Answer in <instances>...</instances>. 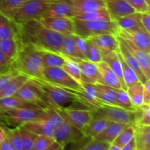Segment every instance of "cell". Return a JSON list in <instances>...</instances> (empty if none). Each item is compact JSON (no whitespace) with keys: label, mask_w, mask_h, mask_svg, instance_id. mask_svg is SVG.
I'll use <instances>...</instances> for the list:
<instances>
[{"label":"cell","mask_w":150,"mask_h":150,"mask_svg":"<svg viewBox=\"0 0 150 150\" xmlns=\"http://www.w3.org/2000/svg\"><path fill=\"white\" fill-rule=\"evenodd\" d=\"M14 96L26 103L33 104L41 108H45L49 104L45 100L40 89L30 79Z\"/></svg>","instance_id":"9c48e42d"},{"label":"cell","mask_w":150,"mask_h":150,"mask_svg":"<svg viewBox=\"0 0 150 150\" xmlns=\"http://www.w3.org/2000/svg\"><path fill=\"white\" fill-rule=\"evenodd\" d=\"M38 86L45 100L53 107L63 109H92L94 107L83 99L81 92L64 89L57 86L45 79L31 78Z\"/></svg>","instance_id":"7a4b0ae2"},{"label":"cell","mask_w":150,"mask_h":150,"mask_svg":"<svg viewBox=\"0 0 150 150\" xmlns=\"http://www.w3.org/2000/svg\"><path fill=\"white\" fill-rule=\"evenodd\" d=\"M42 109V113L41 114L40 120L46 121L47 122L51 124L54 128L59 127L65 122L64 119L59 115V114L50 104H48V106Z\"/></svg>","instance_id":"e575fe53"},{"label":"cell","mask_w":150,"mask_h":150,"mask_svg":"<svg viewBox=\"0 0 150 150\" xmlns=\"http://www.w3.org/2000/svg\"><path fill=\"white\" fill-rule=\"evenodd\" d=\"M96 98L104 104L117 105V89L99 83H94Z\"/></svg>","instance_id":"cb8c5ba5"},{"label":"cell","mask_w":150,"mask_h":150,"mask_svg":"<svg viewBox=\"0 0 150 150\" xmlns=\"http://www.w3.org/2000/svg\"><path fill=\"white\" fill-rule=\"evenodd\" d=\"M146 29H136V30H120L118 35L127 38L134 45L141 49L150 53V37Z\"/></svg>","instance_id":"2e32d148"},{"label":"cell","mask_w":150,"mask_h":150,"mask_svg":"<svg viewBox=\"0 0 150 150\" xmlns=\"http://www.w3.org/2000/svg\"><path fill=\"white\" fill-rule=\"evenodd\" d=\"M87 39V54H86V59L89 62L95 63H99L103 61V56L100 50L98 49V47L95 45V44L90 40L89 39Z\"/></svg>","instance_id":"ee69618b"},{"label":"cell","mask_w":150,"mask_h":150,"mask_svg":"<svg viewBox=\"0 0 150 150\" xmlns=\"http://www.w3.org/2000/svg\"><path fill=\"white\" fill-rule=\"evenodd\" d=\"M74 18L87 21H113L106 8H101L86 13H79Z\"/></svg>","instance_id":"4dcf8cb0"},{"label":"cell","mask_w":150,"mask_h":150,"mask_svg":"<svg viewBox=\"0 0 150 150\" xmlns=\"http://www.w3.org/2000/svg\"><path fill=\"white\" fill-rule=\"evenodd\" d=\"M95 44L102 54V56L111 51H117L119 49V40L117 35L104 34L88 38Z\"/></svg>","instance_id":"e0dca14e"},{"label":"cell","mask_w":150,"mask_h":150,"mask_svg":"<svg viewBox=\"0 0 150 150\" xmlns=\"http://www.w3.org/2000/svg\"><path fill=\"white\" fill-rule=\"evenodd\" d=\"M54 142H55V140L53 137L45 136H38L35 142H34L33 146L30 150H43L51 146Z\"/></svg>","instance_id":"7dc6e473"},{"label":"cell","mask_w":150,"mask_h":150,"mask_svg":"<svg viewBox=\"0 0 150 150\" xmlns=\"http://www.w3.org/2000/svg\"><path fill=\"white\" fill-rule=\"evenodd\" d=\"M16 27V38L21 44L29 45L38 51L62 54L64 35L47 29L37 19L29 21Z\"/></svg>","instance_id":"6da1fadb"},{"label":"cell","mask_w":150,"mask_h":150,"mask_svg":"<svg viewBox=\"0 0 150 150\" xmlns=\"http://www.w3.org/2000/svg\"><path fill=\"white\" fill-rule=\"evenodd\" d=\"M53 138L55 142H58L64 147L68 144L79 143L86 139L81 130L76 128L67 122H64L59 127L55 128Z\"/></svg>","instance_id":"30bf717a"},{"label":"cell","mask_w":150,"mask_h":150,"mask_svg":"<svg viewBox=\"0 0 150 150\" xmlns=\"http://www.w3.org/2000/svg\"><path fill=\"white\" fill-rule=\"evenodd\" d=\"M127 126H129L128 125L111 122L100 134H98L95 139H92L107 142V143L111 144L114 139L118 136V135Z\"/></svg>","instance_id":"44dd1931"},{"label":"cell","mask_w":150,"mask_h":150,"mask_svg":"<svg viewBox=\"0 0 150 150\" xmlns=\"http://www.w3.org/2000/svg\"><path fill=\"white\" fill-rule=\"evenodd\" d=\"M133 125H129L125 128L114 139L111 144L117 146L120 149H122L127 145L135 136V128Z\"/></svg>","instance_id":"8d00e7d4"},{"label":"cell","mask_w":150,"mask_h":150,"mask_svg":"<svg viewBox=\"0 0 150 150\" xmlns=\"http://www.w3.org/2000/svg\"><path fill=\"white\" fill-rule=\"evenodd\" d=\"M65 57V62H64V65L62 67V69L73 79H74L76 81L81 83L82 81V73L77 63L73 59H70L67 57Z\"/></svg>","instance_id":"74e56055"},{"label":"cell","mask_w":150,"mask_h":150,"mask_svg":"<svg viewBox=\"0 0 150 150\" xmlns=\"http://www.w3.org/2000/svg\"><path fill=\"white\" fill-rule=\"evenodd\" d=\"M19 72L13 65L0 73V92L11 81L12 79L19 74Z\"/></svg>","instance_id":"bcb514c9"},{"label":"cell","mask_w":150,"mask_h":150,"mask_svg":"<svg viewBox=\"0 0 150 150\" xmlns=\"http://www.w3.org/2000/svg\"><path fill=\"white\" fill-rule=\"evenodd\" d=\"M7 136V133H6V129H4V127L0 126V144L3 142L4 139L6 138Z\"/></svg>","instance_id":"91938a15"},{"label":"cell","mask_w":150,"mask_h":150,"mask_svg":"<svg viewBox=\"0 0 150 150\" xmlns=\"http://www.w3.org/2000/svg\"><path fill=\"white\" fill-rule=\"evenodd\" d=\"M15 68L28 77L42 79V64L41 52L29 45L21 44L13 62Z\"/></svg>","instance_id":"3957f363"},{"label":"cell","mask_w":150,"mask_h":150,"mask_svg":"<svg viewBox=\"0 0 150 150\" xmlns=\"http://www.w3.org/2000/svg\"><path fill=\"white\" fill-rule=\"evenodd\" d=\"M18 128L19 132H20L21 139V150H30L38 136L35 133L26 130L21 126H18Z\"/></svg>","instance_id":"b9f144b4"},{"label":"cell","mask_w":150,"mask_h":150,"mask_svg":"<svg viewBox=\"0 0 150 150\" xmlns=\"http://www.w3.org/2000/svg\"><path fill=\"white\" fill-rule=\"evenodd\" d=\"M42 109L33 104H26L24 105L13 108L0 114V119L7 124L15 127L21 125L26 122L40 119Z\"/></svg>","instance_id":"52a82bcc"},{"label":"cell","mask_w":150,"mask_h":150,"mask_svg":"<svg viewBox=\"0 0 150 150\" xmlns=\"http://www.w3.org/2000/svg\"><path fill=\"white\" fill-rule=\"evenodd\" d=\"M145 1H146V2L147 3L148 5L150 6V0H145Z\"/></svg>","instance_id":"6125c7cd"},{"label":"cell","mask_w":150,"mask_h":150,"mask_svg":"<svg viewBox=\"0 0 150 150\" xmlns=\"http://www.w3.org/2000/svg\"><path fill=\"white\" fill-rule=\"evenodd\" d=\"M136 124L140 125L150 126V106L149 104L144 103L135 109Z\"/></svg>","instance_id":"f35d334b"},{"label":"cell","mask_w":150,"mask_h":150,"mask_svg":"<svg viewBox=\"0 0 150 150\" xmlns=\"http://www.w3.org/2000/svg\"><path fill=\"white\" fill-rule=\"evenodd\" d=\"M110 122H111L104 119H92L82 129L81 131L86 139H95L108 125Z\"/></svg>","instance_id":"4316f807"},{"label":"cell","mask_w":150,"mask_h":150,"mask_svg":"<svg viewBox=\"0 0 150 150\" xmlns=\"http://www.w3.org/2000/svg\"><path fill=\"white\" fill-rule=\"evenodd\" d=\"M97 66H98L100 73L103 84L114 88L115 89H122L120 80L105 62L102 61L99 63H97Z\"/></svg>","instance_id":"484cf974"},{"label":"cell","mask_w":150,"mask_h":150,"mask_svg":"<svg viewBox=\"0 0 150 150\" xmlns=\"http://www.w3.org/2000/svg\"><path fill=\"white\" fill-rule=\"evenodd\" d=\"M144 103L150 104V79L143 84Z\"/></svg>","instance_id":"db71d44e"},{"label":"cell","mask_w":150,"mask_h":150,"mask_svg":"<svg viewBox=\"0 0 150 150\" xmlns=\"http://www.w3.org/2000/svg\"><path fill=\"white\" fill-rule=\"evenodd\" d=\"M110 144L100 141L90 139L84 146L79 150H107L110 146Z\"/></svg>","instance_id":"681fc988"},{"label":"cell","mask_w":150,"mask_h":150,"mask_svg":"<svg viewBox=\"0 0 150 150\" xmlns=\"http://www.w3.org/2000/svg\"><path fill=\"white\" fill-rule=\"evenodd\" d=\"M117 54H118V57L120 58V62H121L122 67V73H123V79H124V81L127 87H130V86H135V85L139 84V83H142L139 81V78H138L137 75L135 73L134 70L133 69L130 68L128 65L127 64V63L124 61V59H122V57H121V55L120 54V53L118 52V50H117Z\"/></svg>","instance_id":"d590c367"},{"label":"cell","mask_w":150,"mask_h":150,"mask_svg":"<svg viewBox=\"0 0 150 150\" xmlns=\"http://www.w3.org/2000/svg\"><path fill=\"white\" fill-rule=\"evenodd\" d=\"M119 39L131 52L142 72L147 79H150V55L147 52L141 49L127 38L117 35Z\"/></svg>","instance_id":"4fadbf2b"},{"label":"cell","mask_w":150,"mask_h":150,"mask_svg":"<svg viewBox=\"0 0 150 150\" xmlns=\"http://www.w3.org/2000/svg\"><path fill=\"white\" fill-rule=\"evenodd\" d=\"M27 0H0V13H4L18 8Z\"/></svg>","instance_id":"c3c4849f"},{"label":"cell","mask_w":150,"mask_h":150,"mask_svg":"<svg viewBox=\"0 0 150 150\" xmlns=\"http://www.w3.org/2000/svg\"><path fill=\"white\" fill-rule=\"evenodd\" d=\"M114 21L117 23L120 30H136L145 29L141 22V13H135L116 19Z\"/></svg>","instance_id":"7402d4cb"},{"label":"cell","mask_w":150,"mask_h":150,"mask_svg":"<svg viewBox=\"0 0 150 150\" xmlns=\"http://www.w3.org/2000/svg\"><path fill=\"white\" fill-rule=\"evenodd\" d=\"M76 16L95 10L105 8L104 0H72Z\"/></svg>","instance_id":"f546056e"},{"label":"cell","mask_w":150,"mask_h":150,"mask_svg":"<svg viewBox=\"0 0 150 150\" xmlns=\"http://www.w3.org/2000/svg\"><path fill=\"white\" fill-rule=\"evenodd\" d=\"M64 17L74 18L76 12L72 0H54L49 4L43 16Z\"/></svg>","instance_id":"5bb4252c"},{"label":"cell","mask_w":150,"mask_h":150,"mask_svg":"<svg viewBox=\"0 0 150 150\" xmlns=\"http://www.w3.org/2000/svg\"><path fill=\"white\" fill-rule=\"evenodd\" d=\"M40 52L44 67H62L65 62V57L62 54H56L50 51H40Z\"/></svg>","instance_id":"836d02e7"},{"label":"cell","mask_w":150,"mask_h":150,"mask_svg":"<svg viewBox=\"0 0 150 150\" xmlns=\"http://www.w3.org/2000/svg\"><path fill=\"white\" fill-rule=\"evenodd\" d=\"M74 39L76 44V46H77L79 51L86 58V54H87L88 48L87 39L84 38H82L81 36H79L77 35H74Z\"/></svg>","instance_id":"816d5d0a"},{"label":"cell","mask_w":150,"mask_h":150,"mask_svg":"<svg viewBox=\"0 0 150 150\" xmlns=\"http://www.w3.org/2000/svg\"><path fill=\"white\" fill-rule=\"evenodd\" d=\"M136 150H150V126L134 125Z\"/></svg>","instance_id":"d4e9b609"},{"label":"cell","mask_w":150,"mask_h":150,"mask_svg":"<svg viewBox=\"0 0 150 150\" xmlns=\"http://www.w3.org/2000/svg\"><path fill=\"white\" fill-rule=\"evenodd\" d=\"M117 105L130 111H135L136 109L132 104L127 92L123 89H117Z\"/></svg>","instance_id":"7bdbcfd3"},{"label":"cell","mask_w":150,"mask_h":150,"mask_svg":"<svg viewBox=\"0 0 150 150\" xmlns=\"http://www.w3.org/2000/svg\"><path fill=\"white\" fill-rule=\"evenodd\" d=\"M117 39H118L119 43H120V45H119L118 52L120 53V54L121 55V57H122L124 61L127 63V65H128L130 68L133 69V70H134L135 73L137 75L138 78H139L141 83H142V84H144L148 79H146V76H145L144 74L143 73L142 69L140 68L139 64H138V62H136V59L134 58L133 54H131V52H130L128 50V48L123 44V42L119 39L118 37H117Z\"/></svg>","instance_id":"ffe728a7"},{"label":"cell","mask_w":150,"mask_h":150,"mask_svg":"<svg viewBox=\"0 0 150 150\" xmlns=\"http://www.w3.org/2000/svg\"><path fill=\"white\" fill-rule=\"evenodd\" d=\"M17 36V30L12 21L3 13H0V40L14 38Z\"/></svg>","instance_id":"1f68e13d"},{"label":"cell","mask_w":150,"mask_h":150,"mask_svg":"<svg viewBox=\"0 0 150 150\" xmlns=\"http://www.w3.org/2000/svg\"><path fill=\"white\" fill-rule=\"evenodd\" d=\"M132 104L135 108L141 106L144 104L143 98V84L135 85V86L128 87L127 89Z\"/></svg>","instance_id":"ab89813d"},{"label":"cell","mask_w":150,"mask_h":150,"mask_svg":"<svg viewBox=\"0 0 150 150\" xmlns=\"http://www.w3.org/2000/svg\"><path fill=\"white\" fill-rule=\"evenodd\" d=\"M64 148V146H62L61 144H59L58 142H54L51 146H49L48 147H47L46 149L43 150H63Z\"/></svg>","instance_id":"6f0895ef"},{"label":"cell","mask_w":150,"mask_h":150,"mask_svg":"<svg viewBox=\"0 0 150 150\" xmlns=\"http://www.w3.org/2000/svg\"><path fill=\"white\" fill-rule=\"evenodd\" d=\"M29 79L30 78L26 75L19 73L0 92V98L14 96L16 92L29 80Z\"/></svg>","instance_id":"f1b7e54d"},{"label":"cell","mask_w":150,"mask_h":150,"mask_svg":"<svg viewBox=\"0 0 150 150\" xmlns=\"http://www.w3.org/2000/svg\"><path fill=\"white\" fill-rule=\"evenodd\" d=\"M53 108L59 114L64 121L80 130H82L92 120L91 109H63L56 107Z\"/></svg>","instance_id":"8fae6325"},{"label":"cell","mask_w":150,"mask_h":150,"mask_svg":"<svg viewBox=\"0 0 150 150\" xmlns=\"http://www.w3.org/2000/svg\"><path fill=\"white\" fill-rule=\"evenodd\" d=\"M127 2L134 9L136 13H149V5L145 0H126Z\"/></svg>","instance_id":"f907efd6"},{"label":"cell","mask_w":150,"mask_h":150,"mask_svg":"<svg viewBox=\"0 0 150 150\" xmlns=\"http://www.w3.org/2000/svg\"><path fill=\"white\" fill-rule=\"evenodd\" d=\"M75 35L84 38L104 34L118 35L119 29L114 21H87L73 18Z\"/></svg>","instance_id":"5b68a950"},{"label":"cell","mask_w":150,"mask_h":150,"mask_svg":"<svg viewBox=\"0 0 150 150\" xmlns=\"http://www.w3.org/2000/svg\"><path fill=\"white\" fill-rule=\"evenodd\" d=\"M19 48V42L17 38L0 40V51L9 59L14 60Z\"/></svg>","instance_id":"d6a6232c"},{"label":"cell","mask_w":150,"mask_h":150,"mask_svg":"<svg viewBox=\"0 0 150 150\" xmlns=\"http://www.w3.org/2000/svg\"><path fill=\"white\" fill-rule=\"evenodd\" d=\"M20 126L35 133L37 136H45L50 137H53L55 130V128L51 124L40 119L26 122Z\"/></svg>","instance_id":"d6986e66"},{"label":"cell","mask_w":150,"mask_h":150,"mask_svg":"<svg viewBox=\"0 0 150 150\" xmlns=\"http://www.w3.org/2000/svg\"><path fill=\"white\" fill-rule=\"evenodd\" d=\"M121 149H120V148H118L117 146H114V145H112L111 144L110 145V146L108 147V149L107 150H120Z\"/></svg>","instance_id":"94428289"},{"label":"cell","mask_w":150,"mask_h":150,"mask_svg":"<svg viewBox=\"0 0 150 150\" xmlns=\"http://www.w3.org/2000/svg\"><path fill=\"white\" fill-rule=\"evenodd\" d=\"M13 60L10 59L6 57L1 51H0V73L5 70L13 65Z\"/></svg>","instance_id":"f5cc1de1"},{"label":"cell","mask_w":150,"mask_h":150,"mask_svg":"<svg viewBox=\"0 0 150 150\" xmlns=\"http://www.w3.org/2000/svg\"><path fill=\"white\" fill-rule=\"evenodd\" d=\"M120 150H136V142H135V138H133L127 145L122 148Z\"/></svg>","instance_id":"680465c9"},{"label":"cell","mask_w":150,"mask_h":150,"mask_svg":"<svg viewBox=\"0 0 150 150\" xmlns=\"http://www.w3.org/2000/svg\"><path fill=\"white\" fill-rule=\"evenodd\" d=\"M54 0H27L18 8L4 13L15 26L42 17L49 4Z\"/></svg>","instance_id":"277c9868"},{"label":"cell","mask_w":150,"mask_h":150,"mask_svg":"<svg viewBox=\"0 0 150 150\" xmlns=\"http://www.w3.org/2000/svg\"><path fill=\"white\" fill-rule=\"evenodd\" d=\"M42 79L64 89L82 92L81 84L67 74L62 67H44L42 70Z\"/></svg>","instance_id":"ba28073f"},{"label":"cell","mask_w":150,"mask_h":150,"mask_svg":"<svg viewBox=\"0 0 150 150\" xmlns=\"http://www.w3.org/2000/svg\"><path fill=\"white\" fill-rule=\"evenodd\" d=\"M26 104L27 103L23 102L15 96L0 98V114L13 108H18Z\"/></svg>","instance_id":"60d3db41"},{"label":"cell","mask_w":150,"mask_h":150,"mask_svg":"<svg viewBox=\"0 0 150 150\" xmlns=\"http://www.w3.org/2000/svg\"><path fill=\"white\" fill-rule=\"evenodd\" d=\"M117 51H111V52L103 56V61L105 62L109 66L110 68L113 70V72L115 73L121 83L122 89L127 91V87L125 83L124 79H123L122 67L121 62H120Z\"/></svg>","instance_id":"603a6c76"},{"label":"cell","mask_w":150,"mask_h":150,"mask_svg":"<svg viewBox=\"0 0 150 150\" xmlns=\"http://www.w3.org/2000/svg\"><path fill=\"white\" fill-rule=\"evenodd\" d=\"M92 119H104L110 122L133 125L136 124L135 111L125 109L117 105L103 104L91 109Z\"/></svg>","instance_id":"8992f818"},{"label":"cell","mask_w":150,"mask_h":150,"mask_svg":"<svg viewBox=\"0 0 150 150\" xmlns=\"http://www.w3.org/2000/svg\"><path fill=\"white\" fill-rule=\"evenodd\" d=\"M73 59V58H70ZM79 66L82 73V81L87 83H99L103 84L97 64L89 62L86 59H73Z\"/></svg>","instance_id":"9a60e30c"},{"label":"cell","mask_w":150,"mask_h":150,"mask_svg":"<svg viewBox=\"0 0 150 150\" xmlns=\"http://www.w3.org/2000/svg\"><path fill=\"white\" fill-rule=\"evenodd\" d=\"M41 24L47 29L62 35H75V25L73 18L64 17L44 16L38 19Z\"/></svg>","instance_id":"7c38bea8"},{"label":"cell","mask_w":150,"mask_h":150,"mask_svg":"<svg viewBox=\"0 0 150 150\" xmlns=\"http://www.w3.org/2000/svg\"><path fill=\"white\" fill-rule=\"evenodd\" d=\"M0 150H14L7 136L3 142L0 144Z\"/></svg>","instance_id":"9f6ffc18"},{"label":"cell","mask_w":150,"mask_h":150,"mask_svg":"<svg viewBox=\"0 0 150 150\" xmlns=\"http://www.w3.org/2000/svg\"><path fill=\"white\" fill-rule=\"evenodd\" d=\"M62 54L69 58L86 59V57L81 54L76 46L74 35H64L62 46Z\"/></svg>","instance_id":"83f0119b"},{"label":"cell","mask_w":150,"mask_h":150,"mask_svg":"<svg viewBox=\"0 0 150 150\" xmlns=\"http://www.w3.org/2000/svg\"><path fill=\"white\" fill-rule=\"evenodd\" d=\"M6 133H7V137L8 138L13 149L21 150V139L18 126L12 129L7 128L6 129Z\"/></svg>","instance_id":"f6af8a7d"},{"label":"cell","mask_w":150,"mask_h":150,"mask_svg":"<svg viewBox=\"0 0 150 150\" xmlns=\"http://www.w3.org/2000/svg\"><path fill=\"white\" fill-rule=\"evenodd\" d=\"M104 2L113 21L136 12L126 0H104Z\"/></svg>","instance_id":"ac0fdd59"},{"label":"cell","mask_w":150,"mask_h":150,"mask_svg":"<svg viewBox=\"0 0 150 150\" xmlns=\"http://www.w3.org/2000/svg\"><path fill=\"white\" fill-rule=\"evenodd\" d=\"M141 22L144 29L150 33V16L149 13H141Z\"/></svg>","instance_id":"11a10c76"}]
</instances>
